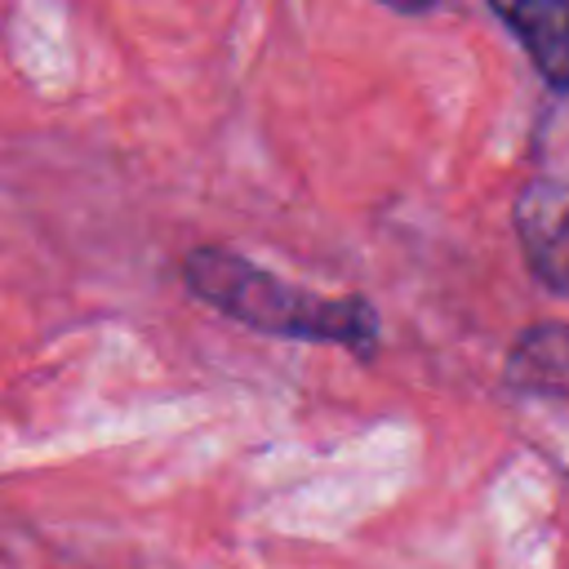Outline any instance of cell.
Wrapping results in <instances>:
<instances>
[{
    "label": "cell",
    "mask_w": 569,
    "mask_h": 569,
    "mask_svg": "<svg viewBox=\"0 0 569 569\" xmlns=\"http://www.w3.org/2000/svg\"><path fill=\"white\" fill-rule=\"evenodd\" d=\"M507 382L520 391H569V325H533L507 360Z\"/></svg>",
    "instance_id": "obj_4"
},
{
    "label": "cell",
    "mask_w": 569,
    "mask_h": 569,
    "mask_svg": "<svg viewBox=\"0 0 569 569\" xmlns=\"http://www.w3.org/2000/svg\"><path fill=\"white\" fill-rule=\"evenodd\" d=\"M516 231L542 284L569 293V187L533 178L516 200Z\"/></svg>",
    "instance_id": "obj_2"
},
{
    "label": "cell",
    "mask_w": 569,
    "mask_h": 569,
    "mask_svg": "<svg viewBox=\"0 0 569 569\" xmlns=\"http://www.w3.org/2000/svg\"><path fill=\"white\" fill-rule=\"evenodd\" d=\"M182 276L196 298H204L209 307H218L222 316H231L249 329L280 333V338H307V342H338L356 356H369L378 347V316L365 298L307 293V289L236 258L231 249H213V244L191 249L182 258Z\"/></svg>",
    "instance_id": "obj_1"
},
{
    "label": "cell",
    "mask_w": 569,
    "mask_h": 569,
    "mask_svg": "<svg viewBox=\"0 0 569 569\" xmlns=\"http://www.w3.org/2000/svg\"><path fill=\"white\" fill-rule=\"evenodd\" d=\"M493 13L516 31L542 80L569 93V4H498Z\"/></svg>",
    "instance_id": "obj_3"
}]
</instances>
